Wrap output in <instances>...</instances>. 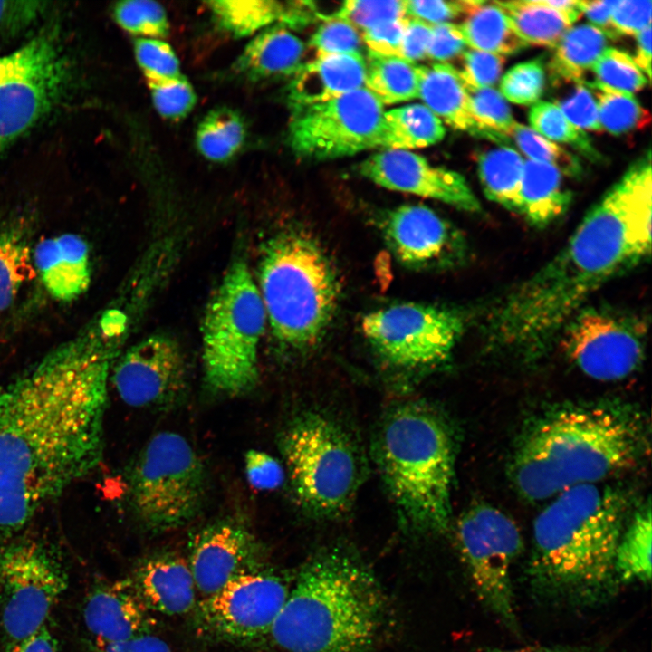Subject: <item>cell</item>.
Returning a JSON list of instances; mask_svg holds the SVG:
<instances>
[{"label": "cell", "instance_id": "681fc988", "mask_svg": "<svg viewBox=\"0 0 652 652\" xmlns=\"http://www.w3.org/2000/svg\"><path fill=\"white\" fill-rule=\"evenodd\" d=\"M317 56L360 53L361 34L348 22L333 18L323 21L310 40Z\"/></svg>", "mask_w": 652, "mask_h": 652}, {"label": "cell", "instance_id": "816d5d0a", "mask_svg": "<svg viewBox=\"0 0 652 652\" xmlns=\"http://www.w3.org/2000/svg\"><path fill=\"white\" fill-rule=\"evenodd\" d=\"M136 60L147 81L166 80L180 76L179 62L173 49L157 39L134 41Z\"/></svg>", "mask_w": 652, "mask_h": 652}, {"label": "cell", "instance_id": "d6a6232c", "mask_svg": "<svg viewBox=\"0 0 652 652\" xmlns=\"http://www.w3.org/2000/svg\"><path fill=\"white\" fill-rule=\"evenodd\" d=\"M607 36L591 24L570 27L556 45L550 76L587 82L586 72L608 48Z\"/></svg>", "mask_w": 652, "mask_h": 652}, {"label": "cell", "instance_id": "91938a15", "mask_svg": "<svg viewBox=\"0 0 652 652\" xmlns=\"http://www.w3.org/2000/svg\"><path fill=\"white\" fill-rule=\"evenodd\" d=\"M431 38V24L415 18H406L400 57L416 63L427 57Z\"/></svg>", "mask_w": 652, "mask_h": 652}, {"label": "cell", "instance_id": "4fadbf2b", "mask_svg": "<svg viewBox=\"0 0 652 652\" xmlns=\"http://www.w3.org/2000/svg\"><path fill=\"white\" fill-rule=\"evenodd\" d=\"M364 336L388 366L406 371L431 369L445 363L460 340L465 321L455 310L404 302L368 313Z\"/></svg>", "mask_w": 652, "mask_h": 652}, {"label": "cell", "instance_id": "f1b7e54d", "mask_svg": "<svg viewBox=\"0 0 652 652\" xmlns=\"http://www.w3.org/2000/svg\"><path fill=\"white\" fill-rule=\"evenodd\" d=\"M570 201L571 193L565 187L558 168L524 160L516 213L531 225L543 227L561 216Z\"/></svg>", "mask_w": 652, "mask_h": 652}, {"label": "cell", "instance_id": "ac0fdd59", "mask_svg": "<svg viewBox=\"0 0 652 652\" xmlns=\"http://www.w3.org/2000/svg\"><path fill=\"white\" fill-rule=\"evenodd\" d=\"M121 400L134 408L168 409L187 390V372L177 342L153 334L128 349L113 364L110 375Z\"/></svg>", "mask_w": 652, "mask_h": 652}, {"label": "cell", "instance_id": "7bdbcfd3", "mask_svg": "<svg viewBox=\"0 0 652 652\" xmlns=\"http://www.w3.org/2000/svg\"><path fill=\"white\" fill-rule=\"evenodd\" d=\"M511 137L530 160L553 166L562 175L571 177H578L582 174V165L576 155L540 135L530 127L516 122Z\"/></svg>", "mask_w": 652, "mask_h": 652}, {"label": "cell", "instance_id": "6125c7cd", "mask_svg": "<svg viewBox=\"0 0 652 652\" xmlns=\"http://www.w3.org/2000/svg\"><path fill=\"white\" fill-rule=\"evenodd\" d=\"M618 0L580 1L582 14L591 25L601 31L607 38L617 39L619 35L611 24V14Z\"/></svg>", "mask_w": 652, "mask_h": 652}, {"label": "cell", "instance_id": "4316f807", "mask_svg": "<svg viewBox=\"0 0 652 652\" xmlns=\"http://www.w3.org/2000/svg\"><path fill=\"white\" fill-rule=\"evenodd\" d=\"M303 42L283 25L259 33L245 46L235 62L236 71L258 81L292 75L302 64Z\"/></svg>", "mask_w": 652, "mask_h": 652}, {"label": "cell", "instance_id": "11a10c76", "mask_svg": "<svg viewBox=\"0 0 652 652\" xmlns=\"http://www.w3.org/2000/svg\"><path fill=\"white\" fill-rule=\"evenodd\" d=\"M476 1H404L405 13L411 18L428 24L450 23L462 14H466Z\"/></svg>", "mask_w": 652, "mask_h": 652}, {"label": "cell", "instance_id": "03108f58", "mask_svg": "<svg viewBox=\"0 0 652 652\" xmlns=\"http://www.w3.org/2000/svg\"><path fill=\"white\" fill-rule=\"evenodd\" d=\"M540 652H590V651H587L586 649L575 648V647H557L543 648Z\"/></svg>", "mask_w": 652, "mask_h": 652}, {"label": "cell", "instance_id": "484cf974", "mask_svg": "<svg viewBox=\"0 0 652 652\" xmlns=\"http://www.w3.org/2000/svg\"><path fill=\"white\" fill-rule=\"evenodd\" d=\"M417 70L418 98L427 108L453 129L496 143L475 121L458 69L447 62H435L429 66L418 65Z\"/></svg>", "mask_w": 652, "mask_h": 652}, {"label": "cell", "instance_id": "be15d7a7", "mask_svg": "<svg viewBox=\"0 0 652 652\" xmlns=\"http://www.w3.org/2000/svg\"><path fill=\"white\" fill-rule=\"evenodd\" d=\"M6 652H59L55 637L45 625L25 639L6 649Z\"/></svg>", "mask_w": 652, "mask_h": 652}, {"label": "cell", "instance_id": "60d3db41", "mask_svg": "<svg viewBox=\"0 0 652 652\" xmlns=\"http://www.w3.org/2000/svg\"><path fill=\"white\" fill-rule=\"evenodd\" d=\"M555 90L553 102L577 128L590 131L603 130L599 119L595 96L586 82L550 76Z\"/></svg>", "mask_w": 652, "mask_h": 652}, {"label": "cell", "instance_id": "d6986e66", "mask_svg": "<svg viewBox=\"0 0 652 652\" xmlns=\"http://www.w3.org/2000/svg\"><path fill=\"white\" fill-rule=\"evenodd\" d=\"M189 564L197 592L212 596L235 578L261 569L263 551L252 530L237 518L206 523L191 537Z\"/></svg>", "mask_w": 652, "mask_h": 652}, {"label": "cell", "instance_id": "9a60e30c", "mask_svg": "<svg viewBox=\"0 0 652 652\" xmlns=\"http://www.w3.org/2000/svg\"><path fill=\"white\" fill-rule=\"evenodd\" d=\"M292 110L288 141L299 157L335 159L381 148L385 110L365 87Z\"/></svg>", "mask_w": 652, "mask_h": 652}, {"label": "cell", "instance_id": "ab89813d", "mask_svg": "<svg viewBox=\"0 0 652 652\" xmlns=\"http://www.w3.org/2000/svg\"><path fill=\"white\" fill-rule=\"evenodd\" d=\"M531 129L553 142L572 146L592 161H600L601 155L588 135L574 126L552 102L539 101L529 111Z\"/></svg>", "mask_w": 652, "mask_h": 652}, {"label": "cell", "instance_id": "2e32d148", "mask_svg": "<svg viewBox=\"0 0 652 652\" xmlns=\"http://www.w3.org/2000/svg\"><path fill=\"white\" fill-rule=\"evenodd\" d=\"M560 336L570 361L598 380L622 379L632 374L643 360V326L616 312L583 307Z\"/></svg>", "mask_w": 652, "mask_h": 652}, {"label": "cell", "instance_id": "52a82bcc", "mask_svg": "<svg viewBox=\"0 0 652 652\" xmlns=\"http://www.w3.org/2000/svg\"><path fill=\"white\" fill-rule=\"evenodd\" d=\"M261 297L277 340L292 350L319 343L337 310L340 285L332 263L312 236L284 233L261 264Z\"/></svg>", "mask_w": 652, "mask_h": 652}, {"label": "cell", "instance_id": "d590c367", "mask_svg": "<svg viewBox=\"0 0 652 652\" xmlns=\"http://www.w3.org/2000/svg\"><path fill=\"white\" fill-rule=\"evenodd\" d=\"M494 2L505 13L515 33L528 45L556 47L571 26L564 14L538 0Z\"/></svg>", "mask_w": 652, "mask_h": 652}, {"label": "cell", "instance_id": "ee69618b", "mask_svg": "<svg viewBox=\"0 0 652 652\" xmlns=\"http://www.w3.org/2000/svg\"><path fill=\"white\" fill-rule=\"evenodd\" d=\"M591 71L596 82L629 94L641 91L649 82L630 54L612 47L602 53Z\"/></svg>", "mask_w": 652, "mask_h": 652}, {"label": "cell", "instance_id": "c3c4849f", "mask_svg": "<svg viewBox=\"0 0 652 652\" xmlns=\"http://www.w3.org/2000/svg\"><path fill=\"white\" fill-rule=\"evenodd\" d=\"M404 1L343 2L336 18L344 20L359 31H366L386 22L405 18Z\"/></svg>", "mask_w": 652, "mask_h": 652}, {"label": "cell", "instance_id": "db71d44e", "mask_svg": "<svg viewBox=\"0 0 652 652\" xmlns=\"http://www.w3.org/2000/svg\"><path fill=\"white\" fill-rule=\"evenodd\" d=\"M244 464L248 483L258 490L277 489L286 479L283 465L264 451L248 450L244 455Z\"/></svg>", "mask_w": 652, "mask_h": 652}, {"label": "cell", "instance_id": "6da1fadb", "mask_svg": "<svg viewBox=\"0 0 652 652\" xmlns=\"http://www.w3.org/2000/svg\"><path fill=\"white\" fill-rule=\"evenodd\" d=\"M114 348L88 331L0 387V533L101 462Z\"/></svg>", "mask_w": 652, "mask_h": 652}, {"label": "cell", "instance_id": "94428289", "mask_svg": "<svg viewBox=\"0 0 652 652\" xmlns=\"http://www.w3.org/2000/svg\"><path fill=\"white\" fill-rule=\"evenodd\" d=\"M98 652H172L168 645L151 633L114 643L95 644Z\"/></svg>", "mask_w": 652, "mask_h": 652}, {"label": "cell", "instance_id": "ba28073f", "mask_svg": "<svg viewBox=\"0 0 652 652\" xmlns=\"http://www.w3.org/2000/svg\"><path fill=\"white\" fill-rule=\"evenodd\" d=\"M278 444L300 508L321 520L350 511L366 477L367 463L345 424L324 410L306 409L287 423Z\"/></svg>", "mask_w": 652, "mask_h": 652}, {"label": "cell", "instance_id": "f35d334b", "mask_svg": "<svg viewBox=\"0 0 652 652\" xmlns=\"http://www.w3.org/2000/svg\"><path fill=\"white\" fill-rule=\"evenodd\" d=\"M586 84L596 96L602 129L612 135H622L641 129L649 122L648 111L633 94L609 89L595 81Z\"/></svg>", "mask_w": 652, "mask_h": 652}, {"label": "cell", "instance_id": "44dd1931", "mask_svg": "<svg viewBox=\"0 0 652 652\" xmlns=\"http://www.w3.org/2000/svg\"><path fill=\"white\" fill-rule=\"evenodd\" d=\"M382 230L396 257L411 267L444 264L455 257L460 248L452 226L425 206L403 205L389 211Z\"/></svg>", "mask_w": 652, "mask_h": 652}, {"label": "cell", "instance_id": "8992f818", "mask_svg": "<svg viewBox=\"0 0 652 652\" xmlns=\"http://www.w3.org/2000/svg\"><path fill=\"white\" fill-rule=\"evenodd\" d=\"M377 465L399 522L420 535L450 528L455 443L434 407L408 401L384 416L374 441Z\"/></svg>", "mask_w": 652, "mask_h": 652}, {"label": "cell", "instance_id": "f5cc1de1", "mask_svg": "<svg viewBox=\"0 0 652 652\" xmlns=\"http://www.w3.org/2000/svg\"><path fill=\"white\" fill-rule=\"evenodd\" d=\"M459 70L464 82L475 87H493L502 76L504 56L488 52L466 49L463 54Z\"/></svg>", "mask_w": 652, "mask_h": 652}, {"label": "cell", "instance_id": "8fae6325", "mask_svg": "<svg viewBox=\"0 0 652 652\" xmlns=\"http://www.w3.org/2000/svg\"><path fill=\"white\" fill-rule=\"evenodd\" d=\"M72 64L57 22L0 56V157L43 123L69 94Z\"/></svg>", "mask_w": 652, "mask_h": 652}, {"label": "cell", "instance_id": "7c38bea8", "mask_svg": "<svg viewBox=\"0 0 652 652\" xmlns=\"http://www.w3.org/2000/svg\"><path fill=\"white\" fill-rule=\"evenodd\" d=\"M67 585L62 561L43 541L23 538L0 550V628L6 649L46 625Z\"/></svg>", "mask_w": 652, "mask_h": 652}, {"label": "cell", "instance_id": "bcb514c9", "mask_svg": "<svg viewBox=\"0 0 652 652\" xmlns=\"http://www.w3.org/2000/svg\"><path fill=\"white\" fill-rule=\"evenodd\" d=\"M112 14L118 24L132 34L158 37L169 30L164 8L154 1H121L115 4Z\"/></svg>", "mask_w": 652, "mask_h": 652}, {"label": "cell", "instance_id": "5bb4252c", "mask_svg": "<svg viewBox=\"0 0 652 652\" xmlns=\"http://www.w3.org/2000/svg\"><path fill=\"white\" fill-rule=\"evenodd\" d=\"M456 540L479 600L505 627L516 631L511 572L523 549L518 526L501 510L479 503L458 519Z\"/></svg>", "mask_w": 652, "mask_h": 652}, {"label": "cell", "instance_id": "f6af8a7d", "mask_svg": "<svg viewBox=\"0 0 652 652\" xmlns=\"http://www.w3.org/2000/svg\"><path fill=\"white\" fill-rule=\"evenodd\" d=\"M546 85V72L541 58L519 62L502 77L500 92L509 101L519 105L538 102Z\"/></svg>", "mask_w": 652, "mask_h": 652}, {"label": "cell", "instance_id": "7a4b0ae2", "mask_svg": "<svg viewBox=\"0 0 652 652\" xmlns=\"http://www.w3.org/2000/svg\"><path fill=\"white\" fill-rule=\"evenodd\" d=\"M651 197L648 151L588 211L564 246L493 307L489 347L524 358L543 352L596 291L645 260Z\"/></svg>", "mask_w": 652, "mask_h": 652}, {"label": "cell", "instance_id": "ffe728a7", "mask_svg": "<svg viewBox=\"0 0 652 652\" xmlns=\"http://www.w3.org/2000/svg\"><path fill=\"white\" fill-rule=\"evenodd\" d=\"M359 171L389 190L431 198L468 212L480 211L478 199L461 174L436 167L411 150L384 149L362 161Z\"/></svg>", "mask_w": 652, "mask_h": 652}, {"label": "cell", "instance_id": "7dc6e473", "mask_svg": "<svg viewBox=\"0 0 652 652\" xmlns=\"http://www.w3.org/2000/svg\"><path fill=\"white\" fill-rule=\"evenodd\" d=\"M157 111L170 120L186 117L196 103V94L186 78L148 81Z\"/></svg>", "mask_w": 652, "mask_h": 652}, {"label": "cell", "instance_id": "680465c9", "mask_svg": "<svg viewBox=\"0 0 652 652\" xmlns=\"http://www.w3.org/2000/svg\"><path fill=\"white\" fill-rule=\"evenodd\" d=\"M406 17L383 23L361 34L362 42L369 52L387 55H401Z\"/></svg>", "mask_w": 652, "mask_h": 652}, {"label": "cell", "instance_id": "e575fe53", "mask_svg": "<svg viewBox=\"0 0 652 652\" xmlns=\"http://www.w3.org/2000/svg\"><path fill=\"white\" fill-rule=\"evenodd\" d=\"M365 88L382 104L391 105L418 98L416 63L398 56L368 52Z\"/></svg>", "mask_w": 652, "mask_h": 652}, {"label": "cell", "instance_id": "8d00e7d4", "mask_svg": "<svg viewBox=\"0 0 652 652\" xmlns=\"http://www.w3.org/2000/svg\"><path fill=\"white\" fill-rule=\"evenodd\" d=\"M245 127L234 110L221 107L209 111L197 129L196 143L200 153L213 161L232 158L242 147Z\"/></svg>", "mask_w": 652, "mask_h": 652}, {"label": "cell", "instance_id": "7402d4cb", "mask_svg": "<svg viewBox=\"0 0 652 652\" xmlns=\"http://www.w3.org/2000/svg\"><path fill=\"white\" fill-rule=\"evenodd\" d=\"M84 623L97 643H114L150 633L154 625L130 578L95 588L83 606Z\"/></svg>", "mask_w": 652, "mask_h": 652}, {"label": "cell", "instance_id": "b9f144b4", "mask_svg": "<svg viewBox=\"0 0 652 652\" xmlns=\"http://www.w3.org/2000/svg\"><path fill=\"white\" fill-rule=\"evenodd\" d=\"M465 86L475 121L494 138L497 144L506 146L516 121L505 99L494 87H475L466 83Z\"/></svg>", "mask_w": 652, "mask_h": 652}, {"label": "cell", "instance_id": "f907efd6", "mask_svg": "<svg viewBox=\"0 0 652 652\" xmlns=\"http://www.w3.org/2000/svg\"><path fill=\"white\" fill-rule=\"evenodd\" d=\"M46 1H0V41L20 36L51 13Z\"/></svg>", "mask_w": 652, "mask_h": 652}, {"label": "cell", "instance_id": "83f0119b", "mask_svg": "<svg viewBox=\"0 0 652 652\" xmlns=\"http://www.w3.org/2000/svg\"><path fill=\"white\" fill-rule=\"evenodd\" d=\"M33 234V222L24 214L0 219V312L12 305L24 284L36 274Z\"/></svg>", "mask_w": 652, "mask_h": 652}, {"label": "cell", "instance_id": "f546056e", "mask_svg": "<svg viewBox=\"0 0 652 652\" xmlns=\"http://www.w3.org/2000/svg\"><path fill=\"white\" fill-rule=\"evenodd\" d=\"M446 135L442 120L424 104L411 103L384 112V149L411 150L440 142Z\"/></svg>", "mask_w": 652, "mask_h": 652}, {"label": "cell", "instance_id": "30bf717a", "mask_svg": "<svg viewBox=\"0 0 652 652\" xmlns=\"http://www.w3.org/2000/svg\"><path fill=\"white\" fill-rule=\"evenodd\" d=\"M127 502L138 523L154 533L183 527L202 511L207 488L205 464L181 434H154L132 461Z\"/></svg>", "mask_w": 652, "mask_h": 652}, {"label": "cell", "instance_id": "9f6ffc18", "mask_svg": "<svg viewBox=\"0 0 652 652\" xmlns=\"http://www.w3.org/2000/svg\"><path fill=\"white\" fill-rule=\"evenodd\" d=\"M650 0H618L611 14V24L620 35H636L651 25Z\"/></svg>", "mask_w": 652, "mask_h": 652}, {"label": "cell", "instance_id": "5b68a950", "mask_svg": "<svg viewBox=\"0 0 652 652\" xmlns=\"http://www.w3.org/2000/svg\"><path fill=\"white\" fill-rule=\"evenodd\" d=\"M385 606L368 566L347 548L331 546L302 566L269 636L284 652H369Z\"/></svg>", "mask_w": 652, "mask_h": 652}, {"label": "cell", "instance_id": "74e56055", "mask_svg": "<svg viewBox=\"0 0 652 652\" xmlns=\"http://www.w3.org/2000/svg\"><path fill=\"white\" fill-rule=\"evenodd\" d=\"M217 24L234 36L250 35L281 20L284 3L271 0H217L207 3Z\"/></svg>", "mask_w": 652, "mask_h": 652}, {"label": "cell", "instance_id": "4dcf8cb0", "mask_svg": "<svg viewBox=\"0 0 652 652\" xmlns=\"http://www.w3.org/2000/svg\"><path fill=\"white\" fill-rule=\"evenodd\" d=\"M459 28L466 45L471 49L504 56L516 54L528 47L494 1H477L465 14Z\"/></svg>", "mask_w": 652, "mask_h": 652}, {"label": "cell", "instance_id": "e0dca14e", "mask_svg": "<svg viewBox=\"0 0 652 652\" xmlns=\"http://www.w3.org/2000/svg\"><path fill=\"white\" fill-rule=\"evenodd\" d=\"M290 589L262 569L243 574L197 605L199 622L216 636L247 640L269 635Z\"/></svg>", "mask_w": 652, "mask_h": 652}, {"label": "cell", "instance_id": "d4e9b609", "mask_svg": "<svg viewBox=\"0 0 652 652\" xmlns=\"http://www.w3.org/2000/svg\"><path fill=\"white\" fill-rule=\"evenodd\" d=\"M33 257L36 273L55 300L71 302L88 290L90 251L82 236L62 234L42 239L35 245Z\"/></svg>", "mask_w": 652, "mask_h": 652}, {"label": "cell", "instance_id": "1f68e13d", "mask_svg": "<svg viewBox=\"0 0 652 652\" xmlns=\"http://www.w3.org/2000/svg\"><path fill=\"white\" fill-rule=\"evenodd\" d=\"M524 160L513 148L500 145L477 158L480 183L485 197L517 212Z\"/></svg>", "mask_w": 652, "mask_h": 652}, {"label": "cell", "instance_id": "3957f363", "mask_svg": "<svg viewBox=\"0 0 652 652\" xmlns=\"http://www.w3.org/2000/svg\"><path fill=\"white\" fill-rule=\"evenodd\" d=\"M644 417L622 406H563L534 421L514 451L511 477L526 499L540 501L598 484L647 456Z\"/></svg>", "mask_w": 652, "mask_h": 652}, {"label": "cell", "instance_id": "cb8c5ba5", "mask_svg": "<svg viewBox=\"0 0 652 652\" xmlns=\"http://www.w3.org/2000/svg\"><path fill=\"white\" fill-rule=\"evenodd\" d=\"M367 64L361 53L317 56L292 75V109L328 101L365 87Z\"/></svg>", "mask_w": 652, "mask_h": 652}, {"label": "cell", "instance_id": "603a6c76", "mask_svg": "<svg viewBox=\"0 0 652 652\" xmlns=\"http://www.w3.org/2000/svg\"><path fill=\"white\" fill-rule=\"evenodd\" d=\"M130 580L152 612L183 615L197 605V587L187 560L172 552L144 559Z\"/></svg>", "mask_w": 652, "mask_h": 652}, {"label": "cell", "instance_id": "003e7915", "mask_svg": "<svg viewBox=\"0 0 652 652\" xmlns=\"http://www.w3.org/2000/svg\"><path fill=\"white\" fill-rule=\"evenodd\" d=\"M487 652H516V651H513V650H503V649H492V650L487 651Z\"/></svg>", "mask_w": 652, "mask_h": 652}, {"label": "cell", "instance_id": "836d02e7", "mask_svg": "<svg viewBox=\"0 0 652 652\" xmlns=\"http://www.w3.org/2000/svg\"><path fill=\"white\" fill-rule=\"evenodd\" d=\"M651 508L638 509L625 526L615 556L618 583L648 582L651 579Z\"/></svg>", "mask_w": 652, "mask_h": 652}, {"label": "cell", "instance_id": "277c9868", "mask_svg": "<svg viewBox=\"0 0 652 652\" xmlns=\"http://www.w3.org/2000/svg\"><path fill=\"white\" fill-rule=\"evenodd\" d=\"M627 513L621 492L597 484L556 495L533 524L528 566L532 590L575 605L606 598L618 585L615 556Z\"/></svg>", "mask_w": 652, "mask_h": 652}, {"label": "cell", "instance_id": "9c48e42d", "mask_svg": "<svg viewBox=\"0 0 652 652\" xmlns=\"http://www.w3.org/2000/svg\"><path fill=\"white\" fill-rule=\"evenodd\" d=\"M266 319L259 287L247 264L233 262L203 319L204 376L211 392L234 398L256 387L258 348Z\"/></svg>", "mask_w": 652, "mask_h": 652}, {"label": "cell", "instance_id": "6f0895ef", "mask_svg": "<svg viewBox=\"0 0 652 652\" xmlns=\"http://www.w3.org/2000/svg\"><path fill=\"white\" fill-rule=\"evenodd\" d=\"M466 43L459 25L453 23L431 24V38L427 57L436 62H446L461 56Z\"/></svg>", "mask_w": 652, "mask_h": 652}, {"label": "cell", "instance_id": "e7e4bbea", "mask_svg": "<svg viewBox=\"0 0 652 652\" xmlns=\"http://www.w3.org/2000/svg\"><path fill=\"white\" fill-rule=\"evenodd\" d=\"M637 50L633 57L638 67L647 74L650 80L651 76V25L636 34Z\"/></svg>", "mask_w": 652, "mask_h": 652}]
</instances>
